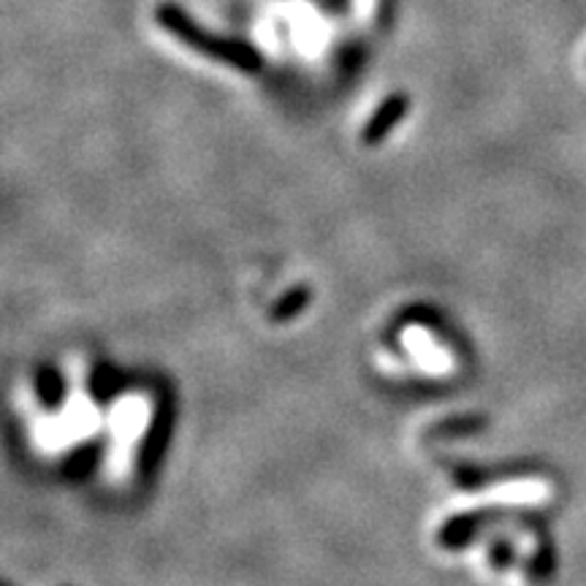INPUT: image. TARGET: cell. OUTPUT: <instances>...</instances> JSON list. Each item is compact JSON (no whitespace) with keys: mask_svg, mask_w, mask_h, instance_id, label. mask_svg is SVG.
Returning a JSON list of instances; mask_svg holds the SVG:
<instances>
[{"mask_svg":"<svg viewBox=\"0 0 586 586\" xmlns=\"http://www.w3.org/2000/svg\"><path fill=\"white\" fill-rule=\"evenodd\" d=\"M402 106H405V100L402 98H394V100H388L386 106H383V111L381 115H378V120L372 122V136H375V133H381L383 128L388 125V122H394L396 117H399V111H402Z\"/></svg>","mask_w":586,"mask_h":586,"instance_id":"7a4b0ae2","label":"cell"},{"mask_svg":"<svg viewBox=\"0 0 586 586\" xmlns=\"http://www.w3.org/2000/svg\"><path fill=\"white\" fill-rule=\"evenodd\" d=\"M158 22H160V27H166V31L171 33V36H177L191 49L204 52L206 58L223 60V63L234 65V69H242V71L259 69L261 58L255 55V49H250L248 44L231 41V38L212 36V33H206L204 27L195 25L191 16H188L182 9H177V5H171V3L160 5Z\"/></svg>","mask_w":586,"mask_h":586,"instance_id":"6da1fadb","label":"cell"}]
</instances>
